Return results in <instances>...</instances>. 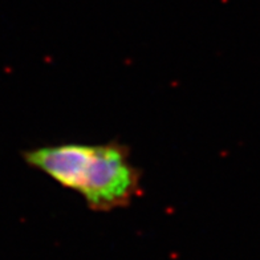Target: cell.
<instances>
[{"mask_svg": "<svg viewBox=\"0 0 260 260\" xmlns=\"http://www.w3.org/2000/svg\"><path fill=\"white\" fill-rule=\"evenodd\" d=\"M25 164L84 198L93 211L126 207L141 192L140 169L130 161L126 145L60 144L23 153Z\"/></svg>", "mask_w": 260, "mask_h": 260, "instance_id": "6da1fadb", "label": "cell"}]
</instances>
